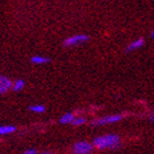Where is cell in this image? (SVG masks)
<instances>
[{"label":"cell","instance_id":"obj_15","mask_svg":"<svg viewBox=\"0 0 154 154\" xmlns=\"http://www.w3.org/2000/svg\"><path fill=\"white\" fill-rule=\"evenodd\" d=\"M151 120H152V121H154V115L151 116Z\"/></svg>","mask_w":154,"mask_h":154},{"label":"cell","instance_id":"obj_14","mask_svg":"<svg viewBox=\"0 0 154 154\" xmlns=\"http://www.w3.org/2000/svg\"><path fill=\"white\" fill-rule=\"evenodd\" d=\"M151 36L154 38V29H153V31H152V33H151Z\"/></svg>","mask_w":154,"mask_h":154},{"label":"cell","instance_id":"obj_6","mask_svg":"<svg viewBox=\"0 0 154 154\" xmlns=\"http://www.w3.org/2000/svg\"><path fill=\"white\" fill-rule=\"evenodd\" d=\"M145 41L143 38H137L134 41H132L130 44L128 45V48H127V52H133V51H137L139 48H141L143 45H144Z\"/></svg>","mask_w":154,"mask_h":154},{"label":"cell","instance_id":"obj_9","mask_svg":"<svg viewBox=\"0 0 154 154\" xmlns=\"http://www.w3.org/2000/svg\"><path fill=\"white\" fill-rule=\"evenodd\" d=\"M14 131H16L14 125H0V135L10 134Z\"/></svg>","mask_w":154,"mask_h":154},{"label":"cell","instance_id":"obj_2","mask_svg":"<svg viewBox=\"0 0 154 154\" xmlns=\"http://www.w3.org/2000/svg\"><path fill=\"white\" fill-rule=\"evenodd\" d=\"M94 144L89 143V142L86 141H79L76 142L74 145H73V152L75 154H90L94 150Z\"/></svg>","mask_w":154,"mask_h":154},{"label":"cell","instance_id":"obj_12","mask_svg":"<svg viewBox=\"0 0 154 154\" xmlns=\"http://www.w3.org/2000/svg\"><path fill=\"white\" fill-rule=\"evenodd\" d=\"M85 122H86V119L83 118V117H75V119L73 120V122H72V123H73V125H76V127H77V125H84Z\"/></svg>","mask_w":154,"mask_h":154},{"label":"cell","instance_id":"obj_1","mask_svg":"<svg viewBox=\"0 0 154 154\" xmlns=\"http://www.w3.org/2000/svg\"><path fill=\"white\" fill-rule=\"evenodd\" d=\"M93 144L98 150H116L120 146L121 140L117 134H105L97 137Z\"/></svg>","mask_w":154,"mask_h":154},{"label":"cell","instance_id":"obj_5","mask_svg":"<svg viewBox=\"0 0 154 154\" xmlns=\"http://www.w3.org/2000/svg\"><path fill=\"white\" fill-rule=\"evenodd\" d=\"M11 88H12V82L8 77L0 75V94L7 93Z\"/></svg>","mask_w":154,"mask_h":154},{"label":"cell","instance_id":"obj_7","mask_svg":"<svg viewBox=\"0 0 154 154\" xmlns=\"http://www.w3.org/2000/svg\"><path fill=\"white\" fill-rule=\"evenodd\" d=\"M31 62L35 65H43V64L48 63V62H50V58L45 57V56H42V55H34V56L31 57Z\"/></svg>","mask_w":154,"mask_h":154},{"label":"cell","instance_id":"obj_11","mask_svg":"<svg viewBox=\"0 0 154 154\" xmlns=\"http://www.w3.org/2000/svg\"><path fill=\"white\" fill-rule=\"evenodd\" d=\"M30 110L35 113H43L45 111V107L43 105H33L30 107Z\"/></svg>","mask_w":154,"mask_h":154},{"label":"cell","instance_id":"obj_3","mask_svg":"<svg viewBox=\"0 0 154 154\" xmlns=\"http://www.w3.org/2000/svg\"><path fill=\"white\" fill-rule=\"evenodd\" d=\"M123 118L122 115H110L106 116V117H103V118H99L95 120V121L91 122L93 125H111V123H116V122H119L121 119Z\"/></svg>","mask_w":154,"mask_h":154},{"label":"cell","instance_id":"obj_8","mask_svg":"<svg viewBox=\"0 0 154 154\" xmlns=\"http://www.w3.org/2000/svg\"><path fill=\"white\" fill-rule=\"evenodd\" d=\"M75 119V115L73 112H67L63 115L60 119V122L63 123V125H68V123H72L73 120Z\"/></svg>","mask_w":154,"mask_h":154},{"label":"cell","instance_id":"obj_4","mask_svg":"<svg viewBox=\"0 0 154 154\" xmlns=\"http://www.w3.org/2000/svg\"><path fill=\"white\" fill-rule=\"evenodd\" d=\"M88 36L85 35V34H75V35H72L69 38H67L64 41V46L66 48H71V46H75L77 44H80V43H84L85 41L88 40Z\"/></svg>","mask_w":154,"mask_h":154},{"label":"cell","instance_id":"obj_10","mask_svg":"<svg viewBox=\"0 0 154 154\" xmlns=\"http://www.w3.org/2000/svg\"><path fill=\"white\" fill-rule=\"evenodd\" d=\"M26 86V83L23 79H17L12 83V90L13 91H20Z\"/></svg>","mask_w":154,"mask_h":154},{"label":"cell","instance_id":"obj_13","mask_svg":"<svg viewBox=\"0 0 154 154\" xmlns=\"http://www.w3.org/2000/svg\"><path fill=\"white\" fill-rule=\"evenodd\" d=\"M23 153L24 154H36L38 153V151H36L35 149H29V150H26Z\"/></svg>","mask_w":154,"mask_h":154}]
</instances>
